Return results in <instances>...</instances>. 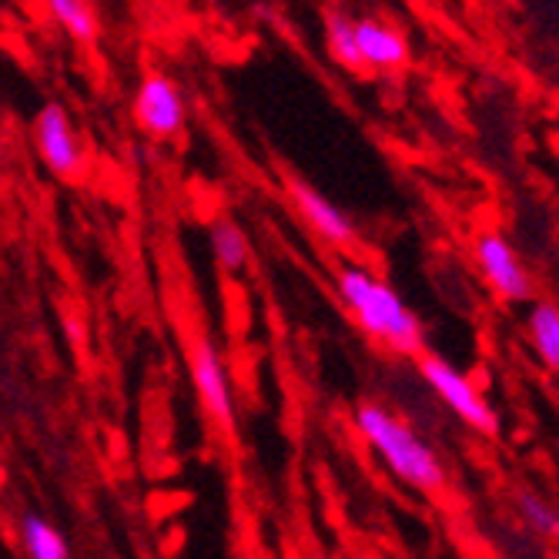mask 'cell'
<instances>
[{"label":"cell","mask_w":559,"mask_h":559,"mask_svg":"<svg viewBox=\"0 0 559 559\" xmlns=\"http://www.w3.org/2000/svg\"><path fill=\"white\" fill-rule=\"evenodd\" d=\"M44 8L78 44H94L100 37V21L91 8V0H44Z\"/></svg>","instance_id":"obj_13"},{"label":"cell","mask_w":559,"mask_h":559,"mask_svg":"<svg viewBox=\"0 0 559 559\" xmlns=\"http://www.w3.org/2000/svg\"><path fill=\"white\" fill-rule=\"evenodd\" d=\"M31 134H34L37 158L55 178L81 181L87 175V147L64 105H58V100L44 105L31 124Z\"/></svg>","instance_id":"obj_3"},{"label":"cell","mask_w":559,"mask_h":559,"mask_svg":"<svg viewBox=\"0 0 559 559\" xmlns=\"http://www.w3.org/2000/svg\"><path fill=\"white\" fill-rule=\"evenodd\" d=\"M419 372H423V379L429 382V389H432V392H436L463 423H469L476 432L496 436V429H499L496 413L489 409L486 395L476 389V382H473L466 372L452 369L445 359H439L436 352H419Z\"/></svg>","instance_id":"obj_4"},{"label":"cell","mask_w":559,"mask_h":559,"mask_svg":"<svg viewBox=\"0 0 559 559\" xmlns=\"http://www.w3.org/2000/svg\"><path fill=\"white\" fill-rule=\"evenodd\" d=\"M285 191L295 201V209L305 218V225H309L319 238H325L329 245H338V248L355 241V228H352L348 215L338 205H332L325 194H319L312 185H305L301 178H285Z\"/></svg>","instance_id":"obj_9"},{"label":"cell","mask_w":559,"mask_h":559,"mask_svg":"<svg viewBox=\"0 0 559 559\" xmlns=\"http://www.w3.org/2000/svg\"><path fill=\"white\" fill-rule=\"evenodd\" d=\"M526 329H530V342H533V352L539 355V362L549 372H556L559 369V309H556V301H549V298L536 301L526 319Z\"/></svg>","instance_id":"obj_11"},{"label":"cell","mask_w":559,"mask_h":559,"mask_svg":"<svg viewBox=\"0 0 559 559\" xmlns=\"http://www.w3.org/2000/svg\"><path fill=\"white\" fill-rule=\"evenodd\" d=\"M338 295L359 329L389 345L399 355H419L423 352V325L405 309L402 298L376 278L366 265H342L338 269Z\"/></svg>","instance_id":"obj_1"},{"label":"cell","mask_w":559,"mask_h":559,"mask_svg":"<svg viewBox=\"0 0 559 559\" xmlns=\"http://www.w3.org/2000/svg\"><path fill=\"white\" fill-rule=\"evenodd\" d=\"M325 47H329V58L338 68L366 74L362 58H359V44H355V17H348L345 11L325 14Z\"/></svg>","instance_id":"obj_12"},{"label":"cell","mask_w":559,"mask_h":559,"mask_svg":"<svg viewBox=\"0 0 559 559\" xmlns=\"http://www.w3.org/2000/svg\"><path fill=\"white\" fill-rule=\"evenodd\" d=\"M355 429L379 452V460L419 492H439L445 486V469L429 442H423L409 426H405L385 405L366 402L355 409Z\"/></svg>","instance_id":"obj_2"},{"label":"cell","mask_w":559,"mask_h":559,"mask_svg":"<svg viewBox=\"0 0 559 559\" xmlns=\"http://www.w3.org/2000/svg\"><path fill=\"white\" fill-rule=\"evenodd\" d=\"M476 265H479V275L483 282L502 298V301H530L536 285H533V275L526 269V262L520 259V251L506 241L502 235L496 231H486L479 235L476 241Z\"/></svg>","instance_id":"obj_7"},{"label":"cell","mask_w":559,"mask_h":559,"mask_svg":"<svg viewBox=\"0 0 559 559\" xmlns=\"http://www.w3.org/2000/svg\"><path fill=\"white\" fill-rule=\"evenodd\" d=\"M21 546L34 559H68L71 556V546L61 536V530H55L47 520H40L34 513H27L21 520Z\"/></svg>","instance_id":"obj_14"},{"label":"cell","mask_w":559,"mask_h":559,"mask_svg":"<svg viewBox=\"0 0 559 559\" xmlns=\"http://www.w3.org/2000/svg\"><path fill=\"white\" fill-rule=\"evenodd\" d=\"M355 44H359V58H362L366 74L369 71H376V74L402 71L413 58L405 34L382 17H359L355 21Z\"/></svg>","instance_id":"obj_8"},{"label":"cell","mask_w":559,"mask_h":559,"mask_svg":"<svg viewBox=\"0 0 559 559\" xmlns=\"http://www.w3.org/2000/svg\"><path fill=\"white\" fill-rule=\"evenodd\" d=\"M188 369H191L194 392H198L201 405H205V416L218 429L235 432V392H231V376H228V366L222 362L218 348L212 345V338L198 335L191 342Z\"/></svg>","instance_id":"obj_6"},{"label":"cell","mask_w":559,"mask_h":559,"mask_svg":"<svg viewBox=\"0 0 559 559\" xmlns=\"http://www.w3.org/2000/svg\"><path fill=\"white\" fill-rule=\"evenodd\" d=\"M188 105L175 78L151 71L134 91V124L155 141H171L185 131Z\"/></svg>","instance_id":"obj_5"},{"label":"cell","mask_w":559,"mask_h":559,"mask_svg":"<svg viewBox=\"0 0 559 559\" xmlns=\"http://www.w3.org/2000/svg\"><path fill=\"white\" fill-rule=\"evenodd\" d=\"M520 513H523V520H526L536 533L556 536V513L549 510V506H546L539 496L523 492V496H520Z\"/></svg>","instance_id":"obj_15"},{"label":"cell","mask_w":559,"mask_h":559,"mask_svg":"<svg viewBox=\"0 0 559 559\" xmlns=\"http://www.w3.org/2000/svg\"><path fill=\"white\" fill-rule=\"evenodd\" d=\"M209 245H212L215 262H218L228 275H238V272L248 265V259H251L248 231H245L235 218H228V215H222V218L212 222V228H209Z\"/></svg>","instance_id":"obj_10"}]
</instances>
